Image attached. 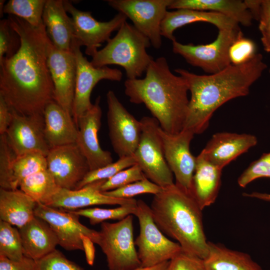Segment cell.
I'll list each match as a JSON object with an SVG mask.
<instances>
[{
  "mask_svg": "<svg viewBox=\"0 0 270 270\" xmlns=\"http://www.w3.org/2000/svg\"><path fill=\"white\" fill-rule=\"evenodd\" d=\"M258 21L260 25L270 24V0H261Z\"/></svg>",
  "mask_w": 270,
  "mask_h": 270,
  "instance_id": "7dc6e473",
  "label": "cell"
},
{
  "mask_svg": "<svg viewBox=\"0 0 270 270\" xmlns=\"http://www.w3.org/2000/svg\"><path fill=\"white\" fill-rule=\"evenodd\" d=\"M146 178L140 167L136 164L120 170L106 180L100 186V190L102 192L116 190Z\"/></svg>",
  "mask_w": 270,
  "mask_h": 270,
  "instance_id": "74e56055",
  "label": "cell"
},
{
  "mask_svg": "<svg viewBox=\"0 0 270 270\" xmlns=\"http://www.w3.org/2000/svg\"><path fill=\"white\" fill-rule=\"evenodd\" d=\"M44 133L51 148L76 143L78 128L72 117L52 100L46 106Z\"/></svg>",
  "mask_w": 270,
  "mask_h": 270,
  "instance_id": "d4e9b609",
  "label": "cell"
},
{
  "mask_svg": "<svg viewBox=\"0 0 270 270\" xmlns=\"http://www.w3.org/2000/svg\"><path fill=\"white\" fill-rule=\"evenodd\" d=\"M258 29L262 34L260 40L263 48L266 52H270V24H259Z\"/></svg>",
  "mask_w": 270,
  "mask_h": 270,
  "instance_id": "c3c4849f",
  "label": "cell"
},
{
  "mask_svg": "<svg viewBox=\"0 0 270 270\" xmlns=\"http://www.w3.org/2000/svg\"><path fill=\"white\" fill-rule=\"evenodd\" d=\"M209 252L204 260V270H263L248 254L208 242Z\"/></svg>",
  "mask_w": 270,
  "mask_h": 270,
  "instance_id": "f1b7e54d",
  "label": "cell"
},
{
  "mask_svg": "<svg viewBox=\"0 0 270 270\" xmlns=\"http://www.w3.org/2000/svg\"><path fill=\"white\" fill-rule=\"evenodd\" d=\"M140 122V138L133 155L136 164L146 177L157 185L165 188L174 184L173 174L166 162L158 132V122L149 116L142 118Z\"/></svg>",
  "mask_w": 270,
  "mask_h": 270,
  "instance_id": "ba28073f",
  "label": "cell"
},
{
  "mask_svg": "<svg viewBox=\"0 0 270 270\" xmlns=\"http://www.w3.org/2000/svg\"><path fill=\"white\" fill-rule=\"evenodd\" d=\"M150 46V40L126 21L106 46L92 56L90 63L96 68L118 65L124 69L127 79L138 78L154 60L146 52Z\"/></svg>",
  "mask_w": 270,
  "mask_h": 270,
  "instance_id": "5b68a950",
  "label": "cell"
},
{
  "mask_svg": "<svg viewBox=\"0 0 270 270\" xmlns=\"http://www.w3.org/2000/svg\"><path fill=\"white\" fill-rule=\"evenodd\" d=\"M257 142L256 136L251 134L218 132L212 135L201 152L208 161L223 169Z\"/></svg>",
  "mask_w": 270,
  "mask_h": 270,
  "instance_id": "44dd1931",
  "label": "cell"
},
{
  "mask_svg": "<svg viewBox=\"0 0 270 270\" xmlns=\"http://www.w3.org/2000/svg\"><path fill=\"white\" fill-rule=\"evenodd\" d=\"M256 54V43L252 40L244 37L242 32L232 42L228 50L230 64L236 66L248 62Z\"/></svg>",
  "mask_w": 270,
  "mask_h": 270,
  "instance_id": "d590c367",
  "label": "cell"
},
{
  "mask_svg": "<svg viewBox=\"0 0 270 270\" xmlns=\"http://www.w3.org/2000/svg\"><path fill=\"white\" fill-rule=\"evenodd\" d=\"M5 2V0H1L0 1V16H2V14L4 13L3 12V10H4V3Z\"/></svg>",
  "mask_w": 270,
  "mask_h": 270,
  "instance_id": "f5cc1de1",
  "label": "cell"
},
{
  "mask_svg": "<svg viewBox=\"0 0 270 270\" xmlns=\"http://www.w3.org/2000/svg\"><path fill=\"white\" fill-rule=\"evenodd\" d=\"M168 8H188L216 12L245 26H251L254 19L244 0H173Z\"/></svg>",
  "mask_w": 270,
  "mask_h": 270,
  "instance_id": "83f0119b",
  "label": "cell"
},
{
  "mask_svg": "<svg viewBox=\"0 0 270 270\" xmlns=\"http://www.w3.org/2000/svg\"><path fill=\"white\" fill-rule=\"evenodd\" d=\"M163 188L151 182L146 178L116 190L102 192L106 196L118 198H132L143 194L154 195L160 192Z\"/></svg>",
  "mask_w": 270,
  "mask_h": 270,
  "instance_id": "8d00e7d4",
  "label": "cell"
},
{
  "mask_svg": "<svg viewBox=\"0 0 270 270\" xmlns=\"http://www.w3.org/2000/svg\"><path fill=\"white\" fill-rule=\"evenodd\" d=\"M36 202L22 190L0 188V220L20 228L36 216Z\"/></svg>",
  "mask_w": 270,
  "mask_h": 270,
  "instance_id": "4316f807",
  "label": "cell"
},
{
  "mask_svg": "<svg viewBox=\"0 0 270 270\" xmlns=\"http://www.w3.org/2000/svg\"><path fill=\"white\" fill-rule=\"evenodd\" d=\"M158 132L166 162L175 176V184L190 192L196 157L191 153L190 146L194 134L184 128L178 134H170L160 126Z\"/></svg>",
  "mask_w": 270,
  "mask_h": 270,
  "instance_id": "9a60e30c",
  "label": "cell"
},
{
  "mask_svg": "<svg viewBox=\"0 0 270 270\" xmlns=\"http://www.w3.org/2000/svg\"><path fill=\"white\" fill-rule=\"evenodd\" d=\"M80 237L82 242L84 251L85 253L86 262L89 265L92 266L95 258L94 242L90 238L84 234H82Z\"/></svg>",
  "mask_w": 270,
  "mask_h": 270,
  "instance_id": "bcb514c9",
  "label": "cell"
},
{
  "mask_svg": "<svg viewBox=\"0 0 270 270\" xmlns=\"http://www.w3.org/2000/svg\"><path fill=\"white\" fill-rule=\"evenodd\" d=\"M241 32L240 29L218 30L216 39L206 44H184L175 40L172 42V51L192 66L209 74H216L231 64L228 50Z\"/></svg>",
  "mask_w": 270,
  "mask_h": 270,
  "instance_id": "9c48e42d",
  "label": "cell"
},
{
  "mask_svg": "<svg viewBox=\"0 0 270 270\" xmlns=\"http://www.w3.org/2000/svg\"><path fill=\"white\" fill-rule=\"evenodd\" d=\"M109 137L119 158L133 156L138 145L142 124L120 102L114 92L106 94Z\"/></svg>",
  "mask_w": 270,
  "mask_h": 270,
  "instance_id": "7c38bea8",
  "label": "cell"
},
{
  "mask_svg": "<svg viewBox=\"0 0 270 270\" xmlns=\"http://www.w3.org/2000/svg\"><path fill=\"white\" fill-rule=\"evenodd\" d=\"M11 120L10 109L3 96L0 94V135L6 132Z\"/></svg>",
  "mask_w": 270,
  "mask_h": 270,
  "instance_id": "f6af8a7d",
  "label": "cell"
},
{
  "mask_svg": "<svg viewBox=\"0 0 270 270\" xmlns=\"http://www.w3.org/2000/svg\"><path fill=\"white\" fill-rule=\"evenodd\" d=\"M206 22L214 24L221 30H240L239 24L234 20L222 14L188 8L177 9L166 12L160 26L162 36L171 40H176L174 32L186 24Z\"/></svg>",
  "mask_w": 270,
  "mask_h": 270,
  "instance_id": "7402d4cb",
  "label": "cell"
},
{
  "mask_svg": "<svg viewBox=\"0 0 270 270\" xmlns=\"http://www.w3.org/2000/svg\"><path fill=\"white\" fill-rule=\"evenodd\" d=\"M124 92L134 104H144L160 128L170 134L183 128L189 104L186 80L170 71L163 56L153 60L143 78L127 79Z\"/></svg>",
  "mask_w": 270,
  "mask_h": 270,
  "instance_id": "3957f363",
  "label": "cell"
},
{
  "mask_svg": "<svg viewBox=\"0 0 270 270\" xmlns=\"http://www.w3.org/2000/svg\"><path fill=\"white\" fill-rule=\"evenodd\" d=\"M46 0H10L4 5L3 12L38 27L42 22V14Z\"/></svg>",
  "mask_w": 270,
  "mask_h": 270,
  "instance_id": "1f68e13d",
  "label": "cell"
},
{
  "mask_svg": "<svg viewBox=\"0 0 270 270\" xmlns=\"http://www.w3.org/2000/svg\"><path fill=\"white\" fill-rule=\"evenodd\" d=\"M134 156L119 158L115 162L98 169L90 170L83 180L78 184L76 190L82 188L92 182L107 180L122 170L130 168L136 164Z\"/></svg>",
  "mask_w": 270,
  "mask_h": 270,
  "instance_id": "e575fe53",
  "label": "cell"
},
{
  "mask_svg": "<svg viewBox=\"0 0 270 270\" xmlns=\"http://www.w3.org/2000/svg\"><path fill=\"white\" fill-rule=\"evenodd\" d=\"M169 262L170 260L150 267H140L131 270H167Z\"/></svg>",
  "mask_w": 270,
  "mask_h": 270,
  "instance_id": "816d5d0a",
  "label": "cell"
},
{
  "mask_svg": "<svg viewBox=\"0 0 270 270\" xmlns=\"http://www.w3.org/2000/svg\"><path fill=\"white\" fill-rule=\"evenodd\" d=\"M80 47L74 39L72 50L75 56L76 72L72 118L76 127L79 118L93 105L90 95L96 85L102 80L120 82L122 78V72L118 68L94 66L84 56Z\"/></svg>",
  "mask_w": 270,
  "mask_h": 270,
  "instance_id": "8fae6325",
  "label": "cell"
},
{
  "mask_svg": "<svg viewBox=\"0 0 270 270\" xmlns=\"http://www.w3.org/2000/svg\"><path fill=\"white\" fill-rule=\"evenodd\" d=\"M262 178H270V152L263 154L252 162L238 177V184L240 187L245 188L252 181Z\"/></svg>",
  "mask_w": 270,
  "mask_h": 270,
  "instance_id": "f35d334b",
  "label": "cell"
},
{
  "mask_svg": "<svg viewBox=\"0 0 270 270\" xmlns=\"http://www.w3.org/2000/svg\"><path fill=\"white\" fill-rule=\"evenodd\" d=\"M0 270H37V268L36 262L26 256L16 261L0 256Z\"/></svg>",
  "mask_w": 270,
  "mask_h": 270,
  "instance_id": "ee69618b",
  "label": "cell"
},
{
  "mask_svg": "<svg viewBox=\"0 0 270 270\" xmlns=\"http://www.w3.org/2000/svg\"><path fill=\"white\" fill-rule=\"evenodd\" d=\"M269 72H270V68L269 69Z\"/></svg>",
  "mask_w": 270,
  "mask_h": 270,
  "instance_id": "db71d44e",
  "label": "cell"
},
{
  "mask_svg": "<svg viewBox=\"0 0 270 270\" xmlns=\"http://www.w3.org/2000/svg\"><path fill=\"white\" fill-rule=\"evenodd\" d=\"M100 97L96 100L92 107L78 120V135L76 142L86 158L90 170H94L112 162L111 153L103 150L99 143L98 132L101 125L102 111Z\"/></svg>",
  "mask_w": 270,
  "mask_h": 270,
  "instance_id": "d6986e66",
  "label": "cell"
},
{
  "mask_svg": "<svg viewBox=\"0 0 270 270\" xmlns=\"http://www.w3.org/2000/svg\"><path fill=\"white\" fill-rule=\"evenodd\" d=\"M160 231L178 242L182 249L204 260L209 252L202 210L192 195L175 183L154 195L150 206Z\"/></svg>",
  "mask_w": 270,
  "mask_h": 270,
  "instance_id": "277c9868",
  "label": "cell"
},
{
  "mask_svg": "<svg viewBox=\"0 0 270 270\" xmlns=\"http://www.w3.org/2000/svg\"><path fill=\"white\" fill-rule=\"evenodd\" d=\"M48 64L54 86V100L72 117L76 72L74 54L58 49L50 40Z\"/></svg>",
  "mask_w": 270,
  "mask_h": 270,
  "instance_id": "ac0fdd59",
  "label": "cell"
},
{
  "mask_svg": "<svg viewBox=\"0 0 270 270\" xmlns=\"http://www.w3.org/2000/svg\"><path fill=\"white\" fill-rule=\"evenodd\" d=\"M46 169V156L40 152H29L16 156L12 168L10 190L18 189L26 177Z\"/></svg>",
  "mask_w": 270,
  "mask_h": 270,
  "instance_id": "4dcf8cb0",
  "label": "cell"
},
{
  "mask_svg": "<svg viewBox=\"0 0 270 270\" xmlns=\"http://www.w3.org/2000/svg\"><path fill=\"white\" fill-rule=\"evenodd\" d=\"M8 19L20 46L14 54L0 60V94L20 114L44 116L46 106L54 100L48 64L50 38L43 24L34 27L15 16Z\"/></svg>",
  "mask_w": 270,
  "mask_h": 270,
  "instance_id": "6da1fadb",
  "label": "cell"
},
{
  "mask_svg": "<svg viewBox=\"0 0 270 270\" xmlns=\"http://www.w3.org/2000/svg\"><path fill=\"white\" fill-rule=\"evenodd\" d=\"M66 11L63 0H46L42 22L54 46L62 50L72 51L74 40L72 18Z\"/></svg>",
  "mask_w": 270,
  "mask_h": 270,
  "instance_id": "cb8c5ba5",
  "label": "cell"
},
{
  "mask_svg": "<svg viewBox=\"0 0 270 270\" xmlns=\"http://www.w3.org/2000/svg\"><path fill=\"white\" fill-rule=\"evenodd\" d=\"M20 46L18 34L11 27L8 18L0 22V60L14 54Z\"/></svg>",
  "mask_w": 270,
  "mask_h": 270,
  "instance_id": "ab89813d",
  "label": "cell"
},
{
  "mask_svg": "<svg viewBox=\"0 0 270 270\" xmlns=\"http://www.w3.org/2000/svg\"><path fill=\"white\" fill-rule=\"evenodd\" d=\"M266 68L262 54L257 53L244 64H230L214 74L198 75L176 69L186 80L191 94L184 128L194 134H202L216 110L230 100L247 96L250 86Z\"/></svg>",
  "mask_w": 270,
  "mask_h": 270,
  "instance_id": "7a4b0ae2",
  "label": "cell"
},
{
  "mask_svg": "<svg viewBox=\"0 0 270 270\" xmlns=\"http://www.w3.org/2000/svg\"><path fill=\"white\" fill-rule=\"evenodd\" d=\"M25 256L36 261L56 249L58 238L50 226L35 216L18 228Z\"/></svg>",
  "mask_w": 270,
  "mask_h": 270,
  "instance_id": "484cf974",
  "label": "cell"
},
{
  "mask_svg": "<svg viewBox=\"0 0 270 270\" xmlns=\"http://www.w3.org/2000/svg\"><path fill=\"white\" fill-rule=\"evenodd\" d=\"M16 155L8 145L5 134L0 135V186L10 190L12 165Z\"/></svg>",
  "mask_w": 270,
  "mask_h": 270,
  "instance_id": "60d3db41",
  "label": "cell"
},
{
  "mask_svg": "<svg viewBox=\"0 0 270 270\" xmlns=\"http://www.w3.org/2000/svg\"><path fill=\"white\" fill-rule=\"evenodd\" d=\"M0 256L18 261L24 256L18 228L0 220Z\"/></svg>",
  "mask_w": 270,
  "mask_h": 270,
  "instance_id": "d6a6232c",
  "label": "cell"
},
{
  "mask_svg": "<svg viewBox=\"0 0 270 270\" xmlns=\"http://www.w3.org/2000/svg\"><path fill=\"white\" fill-rule=\"evenodd\" d=\"M19 187L36 202L44 204L60 188L47 169L26 177L21 182Z\"/></svg>",
  "mask_w": 270,
  "mask_h": 270,
  "instance_id": "f546056e",
  "label": "cell"
},
{
  "mask_svg": "<svg viewBox=\"0 0 270 270\" xmlns=\"http://www.w3.org/2000/svg\"><path fill=\"white\" fill-rule=\"evenodd\" d=\"M244 2L254 19L258 20L261 0H246Z\"/></svg>",
  "mask_w": 270,
  "mask_h": 270,
  "instance_id": "681fc988",
  "label": "cell"
},
{
  "mask_svg": "<svg viewBox=\"0 0 270 270\" xmlns=\"http://www.w3.org/2000/svg\"><path fill=\"white\" fill-rule=\"evenodd\" d=\"M36 262L37 270H84L56 249Z\"/></svg>",
  "mask_w": 270,
  "mask_h": 270,
  "instance_id": "b9f144b4",
  "label": "cell"
},
{
  "mask_svg": "<svg viewBox=\"0 0 270 270\" xmlns=\"http://www.w3.org/2000/svg\"><path fill=\"white\" fill-rule=\"evenodd\" d=\"M222 170L208 161L201 152L196 156L190 192L202 210L216 200L221 184Z\"/></svg>",
  "mask_w": 270,
  "mask_h": 270,
  "instance_id": "603a6c76",
  "label": "cell"
},
{
  "mask_svg": "<svg viewBox=\"0 0 270 270\" xmlns=\"http://www.w3.org/2000/svg\"><path fill=\"white\" fill-rule=\"evenodd\" d=\"M138 220L140 234L134 240L141 267H150L170 260L182 248L168 238L155 224L149 206L141 200H137L134 214Z\"/></svg>",
  "mask_w": 270,
  "mask_h": 270,
  "instance_id": "52a82bcc",
  "label": "cell"
},
{
  "mask_svg": "<svg viewBox=\"0 0 270 270\" xmlns=\"http://www.w3.org/2000/svg\"><path fill=\"white\" fill-rule=\"evenodd\" d=\"M173 0H108V5L130 18L133 26L158 49L162 44L161 23Z\"/></svg>",
  "mask_w": 270,
  "mask_h": 270,
  "instance_id": "30bf717a",
  "label": "cell"
},
{
  "mask_svg": "<svg viewBox=\"0 0 270 270\" xmlns=\"http://www.w3.org/2000/svg\"><path fill=\"white\" fill-rule=\"evenodd\" d=\"M136 206L137 200L114 208H86L70 211L88 218L91 224L96 225L106 220H120L129 215H134Z\"/></svg>",
  "mask_w": 270,
  "mask_h": 270,
  "instance_id": "836d02e7",
  "label": "cell"
},
{
  "mask_svg": "<svg viewBox=\"0 0 270 270\" xmlns=\"http://www.w3.org/2000/svg\"><path fill=\"white\" fill-rule=\"evenodd\" d=\"M46 159L47 170L60 188L76 190L90 171L88 160L76 143L51 148Z\"/></svg>",
  "mask_w": 270,
  "mask_h": 270,
  "instance_id": "2e32d148",
  "label": "cell"
},
{
  "mask_svg": "<svg viewBox=\"0 0 270 270\" xmlns=\"http://www.w3.org/2000/svg\"><path fill=\"white\" fill-rule=\"evenodd\" d=\"M64 3L66 11L72 16L74 40L80 46H86V54L91 56L128 18L124 14L118 12L109 21L100 22L92 16L90 12L77 9L71 1L64 0Z\"/></svg>",
  "mask_w": 270,
  "mask_h": 270,
  "instance_id": "4fadbf2b",
  "label": "cell"
},
{
  "mask_svg": "<svg viewBox=\"0 0 270 270\" xmlns=\"http://www.w3.org/2000/svg\"><path fill=\"white\" fill-rule=\"evenodd\" d=\"M133 216L116 222H102L97 244L106 255L109 270H131L141 267L133 235Z\"/></svg>",
  "mask_w": 270,
  "mask_h": 270,
  "instance_id": "8992f818",
  "label": "cell"
},
{
  "mask_svg": "<svg viewBox=\"0 0 270 270\" xmlns=\"http://www.w3.org/2000/svg\"><path fill=\"white\" fill-rule=\"evenodd\" d=\"M243 196L246 197L257 198L270 202V194L254 192L251 193H244Z\"/></svg>",
  "mask_w": 270,
  "mask_h": 270,
  "instance_id": "f907efd6",
  "label": "cell"
},
{
  "mask_svg": "<svg viewBox=\"0 0 270 270\" xmlns=\"http://www.w3.org/2000/svg\"><path fill=\"white\" fill-rule=\"evenodd\" d=\"M167 270H204V260L182 249L170 260Z\"/></svg>",
  "mask_w": 270,
  "mask_h": 270,
  "instance_id": "7bdbcfd3",
  "label": "cell"
},
{
  "mask_svg": "<svg viewBox=\"0 0 270 270\" xmlns=\"http://www.w3.org/2000/svg\"><path fill=\"white\" fill-rule=\"evenodd\" d=\"M106 180L96 181L78 190L60 188L44 204L66 210H76L94 205L122 206L136 201L133 198H118L103 194L100 188Z\"/></svg>",
  "mask_w": 270,
  "mask_h": 270,
  "instance_id": "ffe728a7",
  "label": "cell"
},
{
  "mask_svg": "<svg viewBox=\"0 0 270 270\" xmlns=\"http://www.w3.org/2000/svg\"><path fill=\"white\" fill-rule=\"evenodd\" d=\"M34 214L48 224L58 238V245L66 250L84 251L82 234L90 238L94 244L98 242V231L83 225L79 220L80 216L71 211L37 203Z\"/></svg>",
  "mask_w": 270,
  "mask_h": 270,
  "instance_id": "5bb4252c",
  "label": "cell"
},
{
  "mask_svg": "<svg viewBox=\"0 0 270 270\" xmlns=\"http://www.w3.org/2000/svg\"><path fill=\"white\" fill-rule=\"evenodd\" d=\"M10 110L11 122L4 134L14 152L20 156L38 152L46 156L50 148L44 133V116H24Z\"/></svg>",
  "mask_w": 270,
  "mask_h": 270,
  "instance_id": "e0dca14e",
  "label": "cell"
}]
</instances>
